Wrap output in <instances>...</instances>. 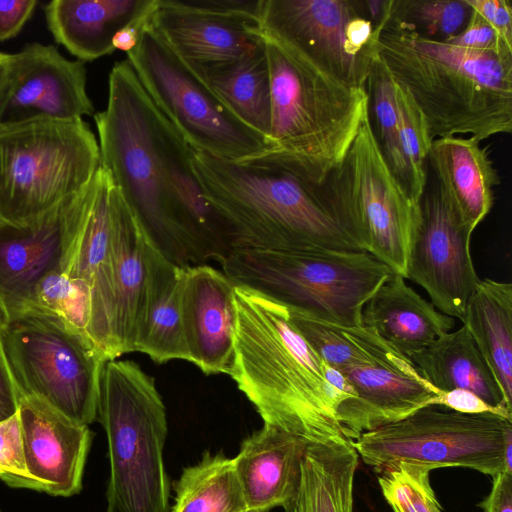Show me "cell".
<instances>
[{
  "mask_svg": "<svg viewBox=\"0 0 512 512\" xmlns=\"http://www.w3.org/2000/svg\"><path fill=\"white\" fill-rule=\"evenodd\" d=\"M94 120L100 166L167 259L180 267L209 259L222 263L239 247L195 174L193 148L151 100L127 59L111 69L107 106Z\"/></svg>",
  "mask_w": 512,
  "mask_h": 512,
  "instance_id": "1",
  "label": "cell"
},
{
  "mask_svg": "<svg viewBox=\"0 0 512 512\" xmlns=\"http://www.w3.org/2000/svg\"><path fill=\"white\" fill-rule=\"evenodd\" d=\"M235 285V284H234ZM236 329L230 375L263 423L306 445L350 441L336 410L349 399L324 378V362L293 325L287 307L234 286Z\"/></svg>",
  "mask_w": 512,
  "mask_h": 512,
  "instance_id": "2",
  "label": "cell"
},
{
  "mask_svg": "<svg viewBox=\"0 0 512 512\" xmlns=\"http://www.w3.org/2000/svg\"><path fill=\"white\" fill-rule=\"evenodd\" d=\"M192 163L239 247L362 251L329 210L319 186L277 150L227 160L193 149Z\"/></svg>",
  "mask_w": 512,
  "mask_h": 512,
  "instance_id": "3",
  "label": "cell"
},
{
  "mask_svg": "<svg viewBox=\"0 0 512 512\" xmlns=\"http://www.w3.org/2000/svg\"><path fill=\"white\" fill-rule=\"evenodd\" d=\"M378 55L421 110L433 139L512 131V55L477 51L384 21Z\"/></svg>",
  "mask_w": 512,
  "mask_h": 512,
  "instance_id": "4",
  "label": "cell"
},
{
  "mask_svg": "<svg viewBox=\"0 0 512 512\" xmlns=\"http://www.w3.org/2000/svg\"><path fill=\"white\" fill-rule=\"evenodd\" d=\"M262 36L270 80L269 142L320 186L369 115L368 92L342 82L278 38L264 31Z\"/></svg>",
  "mask_w": 512,
  "mask_h": 512,
  "instance_id": "5",
  "label": "cell"
},
{
  "mask_svg": "<svg viewBox=\"0 0 512 512\" xmlns=\"http://www.w3.org/2000/svg\"><path fill=\"white\" fill-rule=\"evenodd\" d=\"M108 443L106 512H170L166 409L154 378L130 360L103 369L98 415Z\"/></svg>",
  "mask_w": 512,
  "mask_h": 512,
  "instance_id": "6",
  "label": "cell"
},
{
  "mask_svg": "<svg viewBox=\"0 0 512 512\" xmlns=\"http://www.w3.org/2000/svg\"><path fill=\"white\" fill-rule=\"evenodd\" d=\"M235 284L287 308L342 326H361L367 301L394 272L365 251L234 249L221 263Z\"/></svg>",
  "mask_w": 512,
  "mask_h": 512,
  "instance_id": "7",
  "label": "cell"
},
{
  "mask_svg": "<svg viewBox=\"0 0 512 512\" xmlns=\"http://www.w3.org/2000/svg\"><path fill=\"white\" fill-rule=\"evenodd\" d=\"M100 167L83 119L0 123V223L19 225L83 190Z\"/></svg>",
  "mask_w": 512,
  "mask_h": 512,
  "instance_id": "8",
  "label": "cell"
},
{
  "mask_svg": "<svg viewBox=\"0 0 512 512\" xmlns=\"http://www.w3.org/2000/svg\"><path fill=\"white\" fill-rule=\"evenodd\" d=\"M3 319V351L19 399L36 397L79 424L94 422L109 360L93 341L56 314L36 307Z\"/></svg>",
  "mask_w": 512,
  "mask_h": 512,
  "instance_id": "9",
  "label": "cell"
},
{
  "mask_svg": "<svg viewBox=\"0 0 512 512\" xmlns=\"http://www.w3.org/2000/svg\"><path fill=\"white\" fill-rule=\"evenodd\" d=\"M319 191L362 251L405 278L420 201L410 196L387 164L370 115L365 117L344 158L319 186Z\"/></svg>",
  "mask_w": 512,
  "mask_h": 512,
  "instance_id": "10",
  "label": "cell"
},
{
  "mask_svg": "<svg viewBox=\"0 0 512 512\" xmlns=\"http://www.w3.org/2000/svg\"><path fill=\"white\" fill-rule=\"evenodd\" d=\"M351 443L377 473L399 463L469 468L491 477L512 469V420L493 413L429 405Z\"/></svg>",
  "mask_w": 512,
  "mask_h": 512,
  "instance_id": "11",
  "label": "cell"
},
{
  "mask_svg": "<svg viewBox=\"0 0 512 512\" xmlns=\"http://www.w3.org/2000/svg\"><path fill=\"white\" fill-rule=\"evenodd\" d=\"M127 60L151 100L194 150L240 160L272 148L169 47L151 21Z\"/></svg>",
  "mask_w": 512,
  "mask_h": 512,
  "instance_id": "12",
  "label": "cell"
},
{
  "mask_svg": "<svg viewBox=\"0 0 512 512\" xmlns=\"http://www.w3.org/2000/svg\"><path fill=\"white\" fill-rule=\"evenodd\" d=\"M260 26L342 82L366 88L383 21L371 20L364 1L263 0Z\"/></svg>",
  "mask_w": 512,
  "mask_h": 512,
  "instance_id": "13",
  "label": "cell"
},
{
  "mask_svg": "<svg viewBox=\"0 0 512 512\" xmlns=\"http://www.w3.org/2000/svg\"><path fill=\"white\" fill-rule=\"evenodd\" d=\"M96 186L97 172L83 190L46 213L19 225L0 223L3 318L26 306L43 278L67 274Z\"/></svg>",
  "mask_w": 512,
  "mask_h": 512,
  "instance_id": "14",
  "label": "cell"
},
{
  "mask_svg": "<svg viewBox=\"0 0 512 512\" xmlns=\"http://www.w3.org/2000/svg\"><path fill=\"white\" fill-rule=\"evenodd\" d=\"M472 233L438 190L423 195L405 279L420 285L440 312L460 321L480 281L470 254Z\"/></svg>",
  "mask_w": 512,
  "mask_h": 512,
  "instance_id": "15",
  "label": "cell"
},
{
  "mask_svg": "<svg viewBox=\"0 0 512 512\" xmlns=\"http://www.w3.org/2000/svg\"><path fill=\"white\" fill-rule=\"evenodd\" d=\"M14 55L12 86L0 123L34 118L70 121L93 114L82 61L68 60L55 46L40 43L28 44Z\"/></svg>",
  "mask_w": 512,
  "mask_h": 512,
  "instance_id": "16",
  "label": "cell"
},
{
  "mask_svg": "<svg viewBox=\"0 0 512 512\" xmlns=\"http://www.w3.org/2000/svg\"><path fill=\"white\" fill-rule=\"evenodd\" d=\"M340 372L356 393L355 398L342 401L336 410L337 420L350 441L425 406L437 405L441 394L403 354L349 366Z\"/></svg>",
  "mask_w": 512,
  "mask_h": 512,
  "instance_id": "17",
  "label": "cell"
},
{
  "mask_svg": "<svg viewBox=\"0 0 512 512\" xmlns=\"http://www.w3.org/2000/svg\"><path fill=\"white\" fill-rule=\"evenodd\" d=\"M18 414L26 466L38 491L78 494L93 437L89 427L32 396L19 399Z\"/></svg>",
  "mask_w": 512,
  "mask_h": 512,
  "instance_id": "18",
  "label": "cell"
},
{
  "mask_svg": "<svg viewBox=\"0 0 512 512\" xmlns=\"http://www.w3.org/2000/svg\"><path fill=\"white\" fill-rule=\"evenodd\" d=\"M234 283L215 268H184L182 322L191 363L205 374H229L234 354Z\"/></svg>",
  "mask_w": 512,
  "mask_h": 512,
  "instance_id": "19",
  "label": "cell"
},
{
  "mask_svg": "<svg viewBox=\"0 0 512 512\" xmlns=\"http://www.w3.org/2000/svg\"><path fill=\"white\" fill-rule=\"evenodd\" d=\"M151 25L190 67L226 64L263 46L258 20L182 9L167 0H158Z\"/></svg>",
  "mask_w": 512,
  "mask_h": 512,
  "instance_id": "20",
  "label": "cell"
},
{
  "mask_svg": "<svg viewBox=\"0 0 512 512\" xmlns=\"http://www.w3.org/2000/svg\"><path fill=\"white\" fill-rule=\"evenodd\" d=\"M113 182L101 166L93 201L79 234L67 275L83 282L90 294L88 337L110 361L114 342L115 293L110 245V191Z\"/></svg>",
  "mask_w": 512,
  "mask_h": 512,
  "instance_id": "21",
  "label": "cell"
},
{
  "mask_svg": "<svg viewBox=\"0 0 512 512\" xmlns=\"http://www.w3.org/2000/svg\"><path fill=\"white\" fill-rule=\"evenodd\" d=\"M148 241L147 235L113 183L110 191V245L117 357L134 352L136 348L146 301Z\"/></svg>",
  "mask_w": 512,
  "mask_h": 512,
  "instance_id": "22",
  "label": "cell"
},
{
  "mask_svg": "<svg viewBox=\"0 0 512 512\" xmlns=\"http://www.w3.org/2000/svg\"><path fill=\"white\" fill-rule=\"evenodd\" d=\"M306 446L297 436L267 423L241 442L233 461L248 512H269L292 496Z\"/></svg>",
  "mask_w": 512,
  "mask_h": 512,
  "instance_id": "23",
  "label": "cell"
},
{
  "mask_svg": "<svg viewBox=\"0 0 512 512\" xmlns=\"http://www.w3.org/2000/svg\"><path fill=\"white\" fill-rule=\"evenodd\" d=\"M474 137L435 138L428 156L444 201L472 231L489 214L500 176L487 149Z\"/></svg>",
  "mask_w": 512,
  "mask_h": 512,
  "instance_id": "24",
  "label": "cell"
},
{
  "mask_svg": "<svg viewBox=\"0 0 512 512\" xmlns=\"http://www.w3.org/2000/svg\"><path fill=\"white\" fill-rule=\"evenodd\" d=\"M158 0H53L44 10L55 41L80 61L112 54L123 27L151 17Z\"/></svg>",
  "mask_w": 512,
  "mask_h": 512,
  "instance_id": "25",
  "label": "cell"
},
{
  "mask_svg": "<svg viewBox=\"0 0 512 512\" xmlns=\"http://www.w3.org/2000/svg\"><path fill=\"white\" fill-rule=\"evenodd\" d=\"M362 325L408 356L450 332L455 320L437 310L408 286L404 277L394 273L364 305Z\"/></svg>",
  "mask_w": 512,
  "mask_h": 512,
  "instance_id": "26",
  "label": "cell"
},
{
  "mask_svg": "<svg viewBox=\"0 0 512 512\" xmlns=\"http://www.w3.org/2000/svg\"><path fill=\"white\" fill-rule=\"evenodd\" d=\"M147 265L146 301L135 351L158 364L174 359L190 361L182 322L185 267L167 259L150 240Z\"/></svg>",
  "mask_w": 512,
  "mask_h": 512,
  "instance_id": "27",
  "label": "cell"
},
{
  "mask_svg": "<svg viewBox=\"0 0 512 512\" xmlns=\"http://www.w3.org/2000/svg\"><path fill=\"white\" fill-rule=\"evenodd\" d=\"M407 357L437 390L469 391L512 420L492 371L464 325Z\"/></svg>",
  "mask_w": 512,
  "mask_h": 512,
  "instance_id": "28",
  "label": "cell"
},
{
  "mask_svg": "<svg viewBox=\"0 0 512 512\" xmlns=\"http://www.w3.org/2000/svg\"><path fill=\"white\" fill-rule=\"evenodd\" d=\"M359 455L351 441L307 445L300 478L284 512H354V478Z\"/></svg>",
  "mask_w": 512,
  "mask_h": 512,
  "instance_id": "29",
  "label": "cell"
},
{
  "mask_svg": "<svg viewBox=\"0 0 512 512\" xmlns=\"http://www.w3.org/2000/svg\"><path fill=\"white\" fill-rule=\"evenodd\" d=\"M512 412V284L480 279L462 319Z\"/></svg>",
  "mask_w": 512,
  "mask_h": 512,
  "instance_id": "30",
  "label": "cell"
},
{
  "mask_svg": "<svg viewBox=\"0 0 512 512\" xmlns=\"http://www.w3.org/2000/svg\"><path fill=\"white\" fill-rule=\"evenodd\" d=\"M191 68L234 115L269 141L270 80L264 44L226 64Z\"/></svg>",
  "mask_w": 512,
  "mask_h": 512,
  "instance_id": "31",
  "label": "cell"
},
{
  "mask_svg": "<svg viewBox=\"0 0 512 512\" xmlns=\"http://www.w3.org/2000/svg\"><path fill=\"white\" fill-rule=\"evenodd\" d=\"M173 488L170 512H248L234 461L222 452L206 451L197 464L183 469Z\"/></svg>",
  "mask_w": 512,
  "mask_h": 512,
  "instance_id": "32",
  "label": "cell"
},
{
  "mask_svg": "<svg viewBox=\"0 0 512 512\" xmlns=\"http://www.w3.org/2000/svg\"><path fill=\"white\" fill-rule=\"evenodd\" d=\"M287 309L291 322L314 352L325 364L338 371L401 354L369 327L337 325Z\"/></svg>",
  "mask_w": 512,
  "mask_h": 512,
  "instance_id": "33",
  "label": "cell"
},
{
  "mask_svg": "<svg viewBox=\"0 0 512 512\" xmlns=\"http://www.w3.org/2000/svg\"><path fill=\"white\" fill-rule=\"evenodd\" d=\"M470 12L465 0H386L385 19L421 36L446 40L464 28Z\"/></svg>",
  "mask_w": 512,
  "mask_h": 512,
  "instance_id": "34",
  "label": "cell"
},
{
  "mask_svg": "<svg viewBox=\"0 0 512 512\" xmlns=\"http://www.w3.org/2000/svg\"><path fill=\"white\" fill-rule=\"evenodd\" d=\"M394 94L400 144L408 171V192L419 202L425 194L426 162L433 138L421 110L408 91L395 81Z\"/></svg>",
  "mask_w": 512,
  "mask_h": 512,
  "instance_id": "35",
  "label": "cell"
},
{
  "mask_svg": "<svg viewBox=\"0 0 512 512\" xmlns=\"http://www.w3.org/2000/svg\"><path fill=\"white\" fill-rule=\"evenodd\" d=\"M367 84L369 103L372 104L378 126L379 146L390 169L408 191V171L400 144L394 80L379 56Z\"/></svg>",
  "mask_w": 512,
  "mask_h": 512,
  "instance_id": "36",
  "label": "cell"
},
{
  "mask_svg": "<svg viewBox=\"0 0 512 512\" xmlns=\"http://www.w3.org/2000/svg\"><path fill=\"white\" fill-rule=\"evenodd\" d=\"M431 471L399 463L378 472L381 492L393 512H443L430 483Z\"/></svg>",
  "mask_w": 512,
  "mask_h": 512,
  "instance_id": "37",
  "label": "cell"
},
{
  "mask_svg": "<svg viewBox=\"0 0 512 512\" xmlns=\"http://www.w3.org/2000/svg\"><path fill=\"white\" fill-rule=\"evenodd\" d=\"M25 307L54 313L87 335L90 320L89 290L83 282L67 274L52 273L43 278Z\"/></svg>",
  "mask_w": 512,
  "mask_h": 512,
  "instance_id": "38",
  "label": "cell"
},
{
  "mask_svg": "<svg viewBox=\"0 0 512 512\" xmlns=\"http://www.w3.org/2000/svg\"><path fill=\"white\" fill-rule=\"evenodd\" d=\"M0 479L11 487L38 490L26 466L18 411L0 421Z\"/></svg>",
  "mask_w": 512,
  "mask_h": 512,
  "instance_id": "39",
  "label": "cell"
},
{
  "mask_svg": "<svg viewBox=\"0 0 512 512\" xmlns=\"http://www.w3.org/2000/svg\"><path fill=\"white\" fill-rule=\"evenodd\" d=\"M442 41L471 50L512 55V44L507 43L478 12L472 9L464 28L455 36Z\"/></svg>",
  "mask_w": 512,
  "mask_h": 512,
  "instance_id": "40",
  "label": "cell"
},
{
  "mask_svg": "<svg viewBox=\"0 0 512 512\" xmlns=\"http://www.w3.org/2000/svg\"><path fill=\"white\" fill-rule=\"evenodd\" d=\"M263 0H167L175 7L258 20Z\"/></svg>",
  "mask_w": 512,
  "mask_h": 512,
  "instance_id": "41",
  "label": "cell"
},
{
  "mask_svg": "<svg viewBox=\"0 0 512 512\" xmlns=\"http://www.w3.org/2000/svg\"><path fill=\"white\" fill-rule=\"evenodd\" d=\"M509 44H512V8L508 0H465Z\"/></svg>",
  "mask_w": 512,
  "mask_h": 512,
  "instance_id": "42",
  "label": "cell"
},
{
  "mask_svg": "<svg viewBox=\"0 0 512 512\" xmlns=\"http://www.w3.org/2000/svg\"><path fill=\"white\" fill-rule=\"evenodd\" d=\"M37 1L0 0V41L15 37L31 17Z\"/></svg>",
  "mask_w": 512,
  "mask_h": 512,
  "instance_id": "43",
  "label": "cell"
},
{
  "mask_svg": "<svg viewBox=\"0 0 512 512\" xmlns=\"http://www.w3.org/2000/svg\"><path fill=\"white\" fill-rule=\"evenodd\" d=\"M437 405L462 413H493L505 417L499 410L488 405L475 394L462 389L441 392Z\"/></svg>",
  "mask_w": 512,
  "mask_h": 512,
  "instance_id": "44",
  "label": "cell"
},
{
  "mask_svg": "<svg viewBox=\"0 0 512 512\" xmlns=\"http://www.w3.org/2000/svg\"><path fill=\"white\" fill-rule=\"evenodd\" d=\"M492 478L491 491L479 506L484 512H512V469Z\"/></svg>",
  "mask_w": 512,
  "mask_h": 512,
  "instance_id": "45",
  "label": "cell"
},
{
  "mask_svg": "<svg viewBox=\"0 0 512 512\" xmlns=\"http://www.w3.org/2000/svg\"><path fill=\"white\" fill-rule=\"evenodd\" d=\"M4 319L0 314V421L18 411L19 395L11 377L2 344Z\"/></svg>",
  "mask_w": 512,
  "mask_h": 512,
  "instance_id": "46",
  "label": "cell"
},
{
  "mask_svg": "<svg viewBox=\"0 0 512 512\" xmlns=\"http://www.w3.org/2000/svg\"><path fill=\"white\" fill-rule=\"evenodd\" d=\"M151 17L136 21L120 29L113 38L114 49L125 51L126 53L134 49L140 40L143 30L149 25Z\"/></svg>",
  "mask_w": 512,
  "mask_h": 512,
  "instance_id": "47",
  "label": "cell"
},
{
  "mask_svg": "<svg viewBox=\"0 0 512 512\" xmlns=\"http://www.w3.org/2000/svg\"><path fill=\"white\" fill-rule=\"evenodd\" d=\"M15 55L0 52V114L8 99L14 75Z\"/></svg>",
  "mask_w": 512,
  "mask_h": 512,
  "instance_id": "48",
  "label": "cell"
},
{
  "mask_svg": "<svg viewBox=\"0 0 512 512\" xmlns=\"http://www.w3.org/2000/svg\"><path fill=\"white\" fill-rule=\"evenodd\" d=\"M249 512H268V511H249Z\"/></svg>",
  "mask_w": 512,
  "mask_h": 512,
  "instance_id": "49",
  "label": "cell"
},
{
  "mask_svg": "<svg viewBox=\"0 0 512 512\" xmlns=\"http://www.w3.org/2000/svg\"><path fill=\"white\" fill-rule=\"evenodd\" d=\"M1 512V511H0Z\"/></svg>",
  "mask_w": 512,
  "mask_h": 512,
  "instance_id": "50",
  "label": "cell"
}]
</instances>
